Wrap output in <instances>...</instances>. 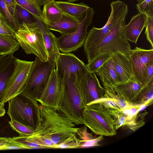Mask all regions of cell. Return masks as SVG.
I'll return each instance as SVG.
<instances>
[{
  "label": "cell",
  "instance_id": "41",
  "mask_svg": "<svg viewBox=\"0 0 153 153\" xmlns=\"http://www.w3.org/2000/svg\"><path fill=\"white\" fill-rule=\"evenodd\" d=\"M5 110L4 108V104L0 103V117L3 116L5 114Z\"/></svg>",
  "mask_w": 153,
  "mask_h": 153
},
{
  "label": "cell",
  "instance_id": "35",
  "mask_svg": "<svg viewBox=\"0 0 153 153\" xmlns=\"http://www.w3.org/2000/svg\"><path fill=\"white\" fill-rule=\"evenodd\" d=\"M139 13L148 11L153 13V0H143L136 5Z\"/></svg>",
  "mask_w": 153,
  "mask_h": 153
},
{
  "label": "cell",
  "instance_id": "32",
  "mask_svg": "<svg viewBox=\"0 0 153 153\" xmlns=\"http://www.w3.org/2000/svg\"><path fill=\"white\" fill-rule=\"evenodd\" d=\"M153 97V80L145 87L139 96L136 104H141Z\"/></svg>",
  "mask_w": 153,
  "mask_h": 153
},
{
  "label": "cell",
  "instance_id": "3",
  "mask_svg": "<svg viewBox=\"0 0 153 153\" xmlns=\"http://www.w3.org/2000/svg\"><path fill=\"white\" fill-rule=\"evenodd\" d=\"M8 101L7 113L11 120L19 122L35 131L41 120L37 101L22 92Z\"/></svg>",
  "mask_w": 153,
  "mask_h": 153
},
{
  "label": "cell",
  "instance_id": "18",
  "mask_svg": "<svg viewBox=\"0 0 153 153\" xmlns=\"http://www.w3.org/2000/svg\"><path fill=\"white\" fill-rule=\"evenodd\" d=\"M146 20V15L143 13H139L132 16L124 27L125 35L128 41L137 44L139 37L145 27Z\"/></svg>",
  "mask_w": 153,
  "mask_h": 153
},
{
  "label": "cell",
  "instance_id": "9",
  "mask_svg": "<svg viewBox=\"0 0 153 153\" xmlns=\"http://www.w3.org/2000/svg\"><path fill=\"white\" fill-rule=\"evenodd\" d=\"M75 76L81 96L86 105L102 97L105 89L95 73L90 72L86 68L76 73Z\"/></svg>",
  "mask_w": 153,
  "mask_h": 153
},
{
  "label": "cell",
  "instance_id": "27",
  "mask_svg": "<svg viewBox=\"0 0 153 153\" xmlns=\"http://www.w3.org/2000/svg\"><path fill=\"white\" fill-rule=\"evenodd\" d=\"M115 120L116 131L120 127H124L127 120V116L120 108H105Z\"/></svg>",
  "mask_w": 153,
  "mask_h": 153
},
{
  "label": "cell",
  "instance_id": "28",
  "mask_svg": "<svg viewBox=\"0 0 153 153\" xmlns=\"http://www.w3.org/2000/svg\"><path fill=\"white\" fill-rule=\"evenodd\" d=\"M112 54L104 53L97 56L86 65L90 72L95 73L96 71L105 62L111 57Z\"/></svg>",
  "mask_w": 153,
  "mask_h": 153
},
{
  "label": "cell",
  "instance_id": "10",
  "mask_svg": "<svg viewBox=\"0 0 153 153\" xmlns=\"http://www.w3.org/2000/svg\"><path fill=\"white\" fill-rule=\"evenodd\" d=\"M133 74L143 87L146 85L147 65L153 62V49H145L136 47L129 54Z\"/></svg>",
  "mask_w": 153,
  "mask_h": 153
},
{
  "label": "cell",
  "instance_id": "17",
  "mask_svg": "<svg viewBox=\"0 0 153 153\" xmlns=\"http://www.w3.org/2000/svg\"><path fill=\"white\" fill-rule=\"evenodd\" d=\"M111 57L121 83H124L134 76L129 55L117 53L112 54Z\"/></svg>",
  "mask_w": 153,
  "mask_h": 153
},
{
  "label": "cell",
  "instance_id": "4",
  "mask_svg": "<svg viewBox=\"0 0 153 153\" xmlns=\"http://www.w3.org/2000/svg\"><path fill=\"white\" fill-rule=\"evenodd\" d=\"M83 124L96 135L112 136L116 135L115 120L100 102L87 105L82 113Z\"/></svg>",
  "mask_w": 153,
  "mask_h": 153
},
{
  "label": "cell",
  "instance_id": "39",
  "mask_svg": "<svg viewBox=\"0 0 153 153\" xmlns=\"http://www.w3.org/2000/svg\"><path fill=\"white\" fill-rule=\"evenodd\" d=\"M5 1L9 10L14 16L15 9L16 4V0H5Z\"/></svg>",
  "mask_w": 153,
  "mask_h": 153
},
{
  "label": "cell",
  "instance_id": "20",
  "mask_svg": "<svg viewBox=\"0 0 153 153\" xmlns=\"http://www.w3.org/2000/svg\"><path fill=\"white\" fill-rule=\"evenodd\" d=\"M80 21L63 13L58 21L45 25L50 30L58 32L62 35H64L74 32L78 27Z\"/></svg>",
  "mask_w": 153,
  "mask_h": 153
},
{
  "label": "cell",
  "instance_id": "23",
  "mask_svg": "<svg viewBox=\"0 0 153 153\" xmlns=\"http://www.w3.org/2000/svg\"><path fill=\"white\" fill-rule=\"evenodd\" d=\"M20 46L15 36L0 33V56L13 54Z\"/></svg>",
  "mask_w": 153,
  "mask_h": 153
},
{
  "label": "cell",
  "instance_id": "40",
  "mask_svg": "<svg viewBox=\"0 0 153 153\" xmlns=\"http://www.w3.org/2000/svg\"><path fill=\"white\" fill-rule=\"evenodd\" d=\"M8 137H0V150H2L3 146L7 143Z\"/></svg>",
  "mask_w": 153,
  "mask_h": 153
},
{
  "label": "cell",
  "instance_id": "22",
  "mask_svg": "<svg viewBox=\"0 0 153 153\" xmlns=\"http://www.w3.org/2000/svg\"><path fill=\"white\" fill-rule=\"evenodd\" d=\"M42 10V20L45 24L57 22L63 13L55 3L51 1L45 3Z\"/></svg>",
  "mask_w": 153,
  "mask_h": 153
},
{
  "label": "cell",
  "instance_id": "5",
  "mask_svg": "<svg viewBox=\"0 0 153 153\" xmlns=\"http://www.w3.org/2000/svg\"><path fill=\"white\" fill-rule=\"evenodd\" d=\"M15 36L25 52L33 54L44 61L49 56L46 50L41 29L37 22H23L16 31Z\"/></svg>",
  "mask_w": 153,
  "mask_h": 153
},
{
  "label": "cell",
  "instance_id": "15",
  "mask_svg": "<svg viewBox=\"0 0 153 153\" xmlns=\"http://www.w3.org/2000/svg\"><path fill=\"white\" fill-rule=\"evenodd\" d=\"M143 87L134 76L127 82L120 83L112 87L114 91L120 94L131 105H135Z\"/></svg>",
  "mask_w": 153,
  "mask_h": 153
},
{
  "label": "cell",
  "instance_id": "2",
  "mask_svg": "<svg viewBox=\"0 0 153 153\" xmlns=\"http://www.w3.org/2000/svg\"><path fill=\"white\" fill-rule=\"evenodd\" d=\"M75 74L61 79L62 88L58 109L76 125L83 124L82 113L86 105L81 96Z\"/></svg>",
  "mask_w": 153,
  "mask_h": 153
},
{
  "label": "cell",
  "instance_id": "16",
  "mask_svg": "<svg viewBox=\"0 0 153 153\" xmlns=\"http://www.w3.org/2000/svg\"><path fill=\"white\" fill-rule=\"evenodd\" d=\"M95 73L99 77L104 88L112 87L121 83L111 57L99 67Z\"/></svg>",
  "mask_w": 153,
  "mask_h": 153
},
{
  "label": "cell",
  "instance_id": "44",
  "mask_svg": "<svg viewBox=\"0 0 153 153\" xmlns=\"http://www.w3.org/2000/svg\"><path fill=\"white\" fill-rule=\"evenodd\" d=\"M2 16V15L1 14V13L0 12V22H1V18Z\"/></svg>",
  "mask_w": 153,
  "mask_h": 153
},
{
  "label": "cell",
  "instance_id": "24",
  "mask_svg": "<svg viewBox=\"0 0 153 153\" xmlns=\"http://www.w3.org/2000/svg\"><path fill=\"white\" fill-rule=\"evenodd\" d=\"M14 16L19 27L23 22L30 23L36 22L35 17L32 14L17 4Z\"/></svg>",
  "mask_w": 153,
  "mask_h": 153
},
{
  "label": "cell",
  "instance_id": "36",
  "mask_svg": "<svg viewBox=\"0 0 153 153\" xmlns=\"http://www.w3.org/2000/svg\"><path fill=\"white\" fill-rule=\"evenodd\" d=\"M13 149H28L27 147L14 140L12 138L8 137L7 143L3 146L2 150Z\"/></svg>",
  "mask_w": 153,
  "mask_h": 153
},
{
  "label": "cell",
  "instance_id": "31",
  "mask_svg": "<svg viewBox=\"0 0 153 153\" xmlns=\"http://www.w3.org/2000/svg\"><path fill=\"white\" fill-rule=\"evenodd\" d=\"M8 123L12 128L19 135L28 136L34 132V131L30 128L15 120H11Z\"/></svg>",
  "mask_w": 153,
  "mask_h": 153
},
{
  "label": "cell",
  "instance_id": "45",
  "mask_svg": "<svg viewBox=\"0 0 153 153\" xmlns=\"http://www.w3.org/2000/svg\"><path fill=\"white\" fill-rule=\"evenodd\" d=\"M138 2V3H140V2H142V1H143V0H136Z\"/></svg>",
  "mask_w": 153,
  "mask_h": 153
},
{
  "label": "cell",
  "instance_id": "11",
  "mask_svg": "<svg viewBox=\"0 0 153 153\" xmlns=\"http://www.w3.org/2000/svg\"><path fill=\"white\" fill-rule=\"evenodd\" d=\"M17 64L4 98V104L13 97L22 92L25 86L33 61L16 58Z\"/></svg>",
  "mask_w": 153,
  "mask_h": 153
},
{
  "label": "cell",
  "instance_id": "33",
  "mask_svg": "<svg viewBox=\"0 0 153 153\" xmlns=\"http://www.w3.org/2000/svg\"><path fill=\"white\" fill-rule=\"evenodd\" d=\"M83 140L79 139L76 135L73 136L58 145L57 148L73 149L80 148Z\"/></svg>",
  "mask_w": 153,
  "mask_h": 153
},
{
  "label": "cell",
  "instance_id": "26",
  "mask_svg": "<svg viewBox=\"0 0 153 153\" xmlns=\"http://www.w3.org/2000/svg\"><path fill=\"white\" fill-rule=\"evenodd\" d=\"M16 3L26 10L35 17L42 20V10L37 3L31 0H16Z\"/></svg>",
  "mask_w": 153,
  "mask_h": 153
},
{
  "label": "cell",
  "instance_id": "14",
  "mask_svg": "<svg viewBox=\"0 0 153 153\" xmlns=\"http://www.w3.org/2000/svg\"><path fill=\"white\" fill-rule=\"evenodd\" d=\"M16 58L13 54L0 56V103L4 98L15 70Z\"/></svg>",
  "mask_w": 153,
  "mask_h": 153
},
{
  "label": "cell",
  "instance_id": "30",
  "mask_svg": "<svg viewBox=\"0 0 153 153\" xmlns=\"http://www.w3.org/2000/svg\"><path fill=\"white\" fill-rule=\"evenodd\" d=\"M145 13L146 16L145 33L152 48L153 49V13L148 11Z\"/></svg>",
  "mask_w": 153,
  "mask_h": 153
},
{
  "label": "cell",
  "instance_id": "8",
  "mask_svg": "<svg viewBox=\"0 0 153 153\" xmlns=\"http://www.w3.org/2000/svg\"><path fill=\"white\" fill-rule=\"evenodd\" d=\"M94 14V10L90 7L74 32L57 38L60 51L62 53H69L77 51L84 45L88 33L87 28L92 23Z\"/></svg>",
  "mask_w": 153,
  "mask_h": 153
},
{
  "label": "cell",
  "instance_id": "21",
  "mask_svg": "<svg viewBox=\"0 0 153 153\" xmlns=\"http://www.w3.org/2000/svg\"><path fill=\"white\" fill-rule=\"evenodd\" d=\"M62 13L79 21L84 16L90 7L82 2L74 3L67 1H55Z\"/></svg>",
  "mask_w": 153,
  "mask_h": 153
},
{
  "label": "cell",
  "instance_id": "34",
  "mask_svg": "<svg viewBox=\"0 0 153 153\" xmlns=\"http://www.w3.org/2000/svg\"><path fill=\"white\" fill-rule=\"evenodd\" d=\"M16 31L11 27L6 19L2 16L0 22V33L15 36Z\"/></svg>",
  "mask_w": 153,
  "mask_h": 153
},
{
  "label": "cell",
  "instance_id": "19",
  "mask_svg": "<svg viewBox=\"0 0 153 153\" xmlns=\"http://www.w3.org/2000/svg\"><path fill=\"white\" fill-rule=\"evenodd\" d=\"M42 33L46 50L49 56L48 59L56 64L60 53L57 43V38L45 26L43 22L36 18Z\"/></svg>",
  "mask_w": 153,
  "mask_h": 153
},
{
  "label": "cell",
  "instance_id": "43",
  "mask_svg": "<svg viewBox=\"0 0 153 153\" xmlns=\"http://www.w3.org/2000/svg\"><path fill=\"white\" fill-rule=\"evenodd\" d=\"M79 0H67V1L70 2H73Z\"/></svg>",
  "mask_w": 153,
  "mask_h": 153
},
{
  "label": "cell",
  "instance_id": "12",
  "mask_svg": "<svg viewBox=\"0 0 153 153\" xmlns=\"http://www.w3.org/2000/svg\"><path fill=\"white\" fill-rule=\"evenodd\" d=\"M62 88V80L57 76L55 68L42 95L37 101L42 105L58 109Z\"/></svg>",
  "mask_w": 153,
  "mask_h": 153
},
{
  "label": "cell",
  "instance_id": "7",
  "mask_svg": "<svg viewBox=\"0 0 153 153\" xmlns=\"http://www.w3.org/2000/svg\"><path fill=\"white\" fill-rule=\"evenodd\" d=\"M127 14L121 18L107 34L100 45L94 58L104 53H121L129 54L131 49L124 30L125 19Z\"/></svg>",
  "mask_w": 153,
  "mask_h": 153
},
{
  "label": "cell",
  "instance_id": "38",
  "mask_svg": "<svg viewBox=\"0 0 153 153\" xmlns=\"http://www.w3.org/2000/svg\"><path fill=\"white\" fill-rule=\"evenodd\" d=\"M153 74V62L147 65V76L146 77V85L149 84L152 80Z\"/></svg>",
  "mask_w": 153,
  "mask_h": 153
},
{
  "label": "cell",
  "instance_id": "6",
  "mask_svg": "<svg viewBox=\"0 0 153 153\" xmlns=\"http://www.w3.org/2000/svg\"><path fill=\"white\" fill-rule=\"evenodd\" d=\"M55 68V63L50 59L44 61L36 56L22 92L37 100L42 95Z\"/></svg>",
  "mask_w": 153,
  "mask_h": 153
},
{
  "label": "cell",
  "instance_id": "1",
  "mask_svg": "<svg viewBox=\"0 0 153 153\" xmlns=\"http://www.w3.org/2000/svg\"><path fill=\"white\" fill-rule=\"evenodd\" d=\"M39 106L41 120L34 133L30 135L33 140L50 139L57 148L71 137L78 135L81 137V128L76 127L59 109L40 104Z\"/></svg>",
  "mask_w": 153,
  "mask_h": 153
},
{
  "label": "cell",
  "instance_id": "37",
  "mask_svg": "<svg viewBox=\"0 0 153 153\" xmlns=\"http://www.w3.org/2000/svg\"><path fill=\"white\" fill-rule=\"evenodd\" d=\"M103 139V136L100 135L94 139L83 140L80 148H87L100 145L98 143Z\"/></svg>",
  "mask_w": 153,
  "mask_h": 153
},
{
  "label": "cell",
  "instance_id": "13",
  "mask_svg": "<svg viewBox=\"0 0 153 153\" xmlns=\"http://www.w3.org/2000/svg\"><path fill=\"white\" fill-rule=\"evenodd\" d=\"M57 76L62 79L84 70L87 67L81 60L70 53H60L56 63Z\"/></svg>",
  "mask_w": 153,
  "mask_h": 153
},
{
  "label": "cell",
  "instance_id": "46",
  "mask_svg": "<svg viewBox=\"0 0 153 153\" xmlns=\"http://www.w3.org/2000/svg\"><path fill=\"white\" fill-rule=\"evenodd\" d=\"M31 0L32 1H33V2H36V3H37V2H36V0Z\"/></svg>",
  "mask_w": 153,
  "mask_h": 153
},
{
  "label": "cell",
  "instance_id": "29",
  "mask_svg": "<svg viewBox=\"0 0 153 153\" xmlns=\"http://www.w3.org/2000/svg\"><path fill=\"white\" fill-rule=\"evenodd\" d=\"M0 12L10 25L16 31L19 26L15 18L11 15L5 0H0Z\"/></svg>",
  "mask_w": 153,
  "mask_h": 153
},
{
  "label": "cell",
  "instance_id": "25",
  "mask_svg": "<svg viewBox=\"0 0 153 153\" xmlns=\"http://www.w3.org/2000/svg\"><path fill=\"white\" fill-rule=\"evenodd\" d=\"M104 89L105 92L102 97L113 101L121 109L131 105L120 94L116 92L112 87Z\"/></svg>",
  "mask_w": 153,
  "mask_h": 153
},
{
  "label": "cell",
  "instance_id": "42",
  "mask_svg": "<svg viewBox=\"0 0 153 153\" xmlns=\"http://www.w3.org/2000/svg\"><path fill=\"white\" fill-rule=\"evenodd\" d=\"M36 2L41 7L43 6L45 3L51 1H55L56 0H36Z\"/></svg>",
  "mask_w": 153,
  "mask_h": 153
}]
</instances>
